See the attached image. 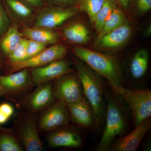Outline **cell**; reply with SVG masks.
Wrapping results in <instances>:
<instances>
[{
  "instance_id": "28",
  "label": "cell",
  "mask_w": 151,
  "mask_h": 151,
  "mask_svg": "<svg viewBox=\"0 0 151 151\" xmlns=\"http://www.w3.org/2000/svg\"><path fill=\"white\" fill-rule=\"evenodd\" d=\"M140 15L147 13L151 9V0H130V9Z\"/></svg>"
},
{
  "instance_id": "6",
  "label": "cell",
  "mask_w": 151,
  "mask_h": 151,
  "mask_svg": "<svg viewBox=\"0 0 151 151\" xmlns=\"http://www.w3.org/2000/svg\"><path fill=\"white\" fill-rule=\"evenodd\" d=\"M56 80L52 86L55 99L69 104L76 103L85 97L81 81L77 73H68Z\"/></svg>"
},
{
  "instance_id": "11",
  "label": "cell",
  "mask_w": 151,
  "mask_h": 151,
  "mask_svg": "<svg viewBox=\"0 0 151 151\" xmlns=\"http://www.w3.org/2000/svg\"><path fill=\"white\" fill-rule=\"evenodd\" d=\"M70 121L79 128L94 134L95 118L91 105L86 98L76 103L67 104Z\"/></svg>"
},
{
  "instance_id": "26",
  "label": "cell",
  "mask_w": 151,
  "mask_h": 151,
  "mask_svg": "<svg viewBox=\"0 0 151 151\" xmlns=\"http://www.w3.org/2000/svg\"><path fill=\"white\" fill-rule=\"evenodd\" d=\"M27 39L23 38L17 47L7 58L9 64L24 61L27 59Z\"/></svg>"
},
{
  "instance_id": "31",
  "label": "cell",
  "mask_w": 151,
  "mask_h": 151,
  "mask_svg": "<svg viewBox=\"0 0 151 151\" xmlns=\"http://www.w3.org/2000/svg\"><path fill=\"white\" fill-rule=\"evenodd\" d=\"M47 4L60 6H76L78 0H44Z\"/></svg>"
},
{
  "instance_id": "5",
  "label": "cell",
  "mask_w": 151,
  "mask_h": 151,
  "mask_svg": "<svg viewBox=\"0 0 151 151\" xmlns=\"http://www.w3.org/2000/svg\"><path fill=\"white\" fill-rule=\"evenodd\" d=\"M79 12L76 6L64 7L47 4L37 10L35 26L50 29L59 27Z\"/></svg>"
},
{
  "instance_id": "4",
  "label": "cell",
  "mask_w": 151,
  "mask_h": 151,
  "mask_svg": "<svg viewBox=\"0 0 151 151\" xmlns=\"http://www.w3.org/2000/svg\"><path fill=\"white\" fill-rule=\"evenodd\" d=\"M112 89L122 97L127 104L134 128L144 120L151 118V89L146 88H129L123 86Z\"/></svg>"
},
{
  "instance_id": "9",
  "label": "cell",
  "mask_w": 151,
  "mask_h": 151,
  "mask_svg": "<svg viewBox=\"0 0 151 151\" xmlns=\"http://www.w3.org/2000/svg\"><path fill=\"white\" fill-rule=\"evenodd\" d=\"M71 65L70 62L63 58L41 67L32 68V79L38 86L48 83L71 73L73 70Z\"/></svg>"
},
{
  "instance_id": "20",
  "label": "cell",
  "mask_w": 151,
  "mask_h": 151,
  "mask_svg": "<svg viewBox=\"0 0 151 151\" xmlns=\"http://www.w3.org/2000/svg\"><path fill=\"white\" fill-rule=\"evenodd\" d=\"M9 17L14 15L21 21L30 22L35 18V10L19 0H4Z\"/></svg>"
},
{
  "instance_id": "19",
  "label": "cell",
  "mask_w": 151,
  "mask_h": 151,
  "mask_svg": "<svg viewBox=\"0 0 151 151\" xmlns=\"http://www.w3.org/2000/svg\"><path fill=\"white\" fill-rule=\"evenodd\" d=\"M21 33L17 26L11 25L7 31L0 38V52L3 56L7 58L21 42Z\"/></svg>"
},
{
  "instance_id": "7",
  "label": "cell",
  "mask_w": 151,
  "mask_h": 151,
  "mask_svg": "<svg viewBox=\"0 0 151 151\" xmlns=\"http://www.w3.org/2000/svg\"><path fill=\"white\" fill-rule=\"evenodd\" d=\"M67 52V47L62 44L52 45L31 58L22 62L10 63L11 71L16 72L23 68L41 67L63 59L66 55Z\"/></svg>"
},
{
  "instance_id": "16",
  "label": "cell",
  "mask_w": 151,
  "mask_h": 151,
  "mask_svg": "<svg viewBox=\"0 0 151 151\" xmlns=\"http://www.w3.org/2000/svg\"><path fill=\"white\" fill-rule=\"evenodd\" d=\"M131 32V27L127 22L103 36L97 38L96 44L105 49L117 48L127 42L129 38Z\"/></svg>"
},
{
  "instance_id": "32",
  "label": "cell",
  "mask_w": 151,
  "mask_h": 151,
  "mask_svg": "<svg viewBox=\"0 0 151 151\" xmlns=\"http://www.w3.org/2000/svg\"><path fill=\"white\" fill-rule=\"evenodd\" d=\"M29 6L35 10H38L47 4L44 0H19Z\"/></svg>"
},
{
  "instance_id": "29",
  "label": "cell",
  "mask_w": 151,
  "mask_h": 151,
  "mask_svg": "<svg viewBox=\"0 0 151 151\" xmlns=\"http://www.w3.org/2000/svg\"><path fill=\"white\" fill-rule=\"evenodd\" d=\"M27 59L35 56L46 48L47 45L27 39Z\"/></svg>"
},
{
  "instance_id": "13",
  "label": "cell",
  "mask_w": 151,
  "mask_h": 151,
  "mask_svg": "<svg viewBox=\"0 0 151 151\" xmlns=\"http://www.w3.org/2000/svg\"><path fill=\"white\" fill-rule=\"evenodd\" d=\"M65 127L54 130L48 135L47 139L50 145L54 148L68 147L81 148L84 144V139L81 132Z\"/></svg>"
},
{
  "instance_id": "30",
  "label": "cell",
  "mask_w": 151,
  "mask_h": 151,
  "mask_svg": "<svg viewBox=\"0 0 151 151\" xmlns=\"http://www.w3.org/2000/svg\"><path fill=\"white\" fill-rule=\"evenodd\" d=\"M14 113V108L11 104L4 103L0 105V125L5 124Z\"/></svg>"
},
{
  "instance_id": "35",
  "label": "cell",
  "mask_w": 151,
  "mask_h": 151,
  "mask_svg": "<svg viewBox=\"0 0 151 151\" xmlns=\"http://www.w3.org/2000/svg\"><path fill=\"white\" fill-rule=\"evenodd\" d=\"M3 63H4V58H3L2 55L0 52V68L3 66Z\"/></svg>"
},
{
  "instance_id": "22",
  "label": "cell",
  "mask_w": 151,
  "mask_h": 151,
  "mask_svg": "<svg viewBox=\"0 0 151 151\" xmlns=\"http://www.w3.org/2000/svg\"><path fill=\"white\" fill-rule=\"evenodd\" d=\"M127 22V18L124 11L119 6H117L105 21L102 29L98 35L97 38L103 36Z\"/></svg>"
},
{
  "instance_id": "36",
  "label": "cell",
  "mask_w": 151,
  "mask_h": 151,
  "mask_svg": "<svg viewBox=\"0 0 151 151\" xmlns=\"http://www.w3.org/2000/svg\"><path fill=\"white\" fill-rule=\"evenodd\" d=\"M4 94V89L0 86V97L2 96Z\"/></svg>"
},
{
  "instance_id": "3",
  "label": "cell",
  "mask_w": 151,
  "mask_h": 151,
  "mask_svg": "<svg viewBox=\"0 0 151 151\" xmlns=\"http://www.w3.org/2000/svg\"><path fill=\"white\" fill-rule=\"evenodd\" d=\"M73 51L79 59L106 79L112 88L123 86L121 66L115 58L79 45L73 47Z\"/></svg>"
},
{
  "instance_id": "2",
  "label": "cell",
  "mask_w": 151,
  "mask_h": 151,
  "mask_svg": "<svg viewBox=\"0 0 151 151\" xmlns=\"http://www.w3.org/2000/svg\"><path fill=\"white\" fill-rule=\"evenodd\" d=\"M74 65L82 84L84 97L92 107L94 118V134L99 133L104 127L106 103L104 90L107 83L102 76L79 59L74 60Z\"/></svg>"
},
{
  "instance_id": "33",
  "label": "cell",
  "mask_w": 151,
  "mask_h": 151,
  "mask_svg": "<svg viewBox=\"0 0 151 151\" xmlns=\"http://www.w3.org/2000/svg\"><path fill=\"white\" fill-rule=\"evenodd\" d=\"M116 4L122 9L125 11L129 10L130 0H114Z\"/></svg>"
},
{
  "instance_id": "18",
  "label": "cell",
  "mask_w": 151,
  "mask_h": 151,
  "mask_svg": "<svg viewBox=\"0 0 151 151\" xmlns=\"http://www.w3.org/2000/svg\"><path fill=\"white\" fill-rule=\"evenodd\" d=\"M22 34L27 39L47 45L58 43L59 40L58 34L52 29L38 27L23 28Z\"/></svg>"
},
{
  "instance_id": "23",
  "label": "cell",
  "mask_w": 151,
  "mask_h": 151,
  "mask_svg": "<svg viewBox=\"0 0 151 151\" xmlns=\"http://www.w3.org/2000/svg\"><path fill=\"white\" fill-rule=\"evenodd\" d=\"M106 0H78L76 6L79 11L84 12L89 17L94 26L95 17Z\"/></svg>"
},
{
  "instance_id": "17",
  "label": "cell",
  "mask_w": 151,
  "mask_h": 151,
  "mask_svg": "<svg viewBox=\"0 0 151 151\" xmlns=\"http://www.w3.org/2000/svg\"><path fill=\"white\" fill-rule=\"evenodd\" d=\"M19 134L22 142L27 150H42V144L38 133L35 119H29L25 122L21 128Z\"/></svg>"
},
{
  "instance_id": "24",
  "label": "cell",
  "mask_w": 151,
  "mask_h": 151,
  "mask_svg": "<svg viewBox=\"0 0 151 151\" xmlns=\"http://www.w3.org/2000/svg\"><path fill=\"white\" fill-rule=\"evenodd\" d=\"M114 0H106L95 17L94 26L98 35L100 33L104 23L108 17L118 6Z\"/></svg>"
},
{
  "instance_id": "12",
  "label": "cell",
  "mask_w": 151,
  "mask_h": 151,
  "mask_svg": "<svg viewBox=\"0 0 151 151\" xmlns=\"http://www.w3.org/2000/svg\"><path fill=\"white\" fill-rule=\"evenodd\" d=\"M149 60L148 52L145 49L140 50L133 55L128 66L131 81L127 88H144L143 80L148 68Z\"/></svg>"
},
{
  "instance_id": "34",
  "label": "cell",
  "mask_w": 151,
  "mask_h": 151,
  "mask_svg": "<svg viewBox=\"0 0 151 151\" xmlns=\"http://www.w3.org/2000/svg\"><path fill=\"white\" fill-rule=\"evenodd\" d=\"M151 26H149V27L147 28V29H146L145 35L149 37L151 35Z\"/></svg>"
},
{
  "instance_id": "14",
  "label": "cell",
  "mask_w": 151,
  "mask_h": 151,
  "mask_svg": "<svg viewBox=\"0 0 151 151\" xmlns=\"http://www.w3.org/2000/svg\"><path fill=\"white\" fill-rule=\"evenodd\" d=\"M33 81L28 68H23L9 75L0 76V86L4 94H17L31 86Z\"/></svg>"
},
{
  "instance_id": "27",
  "label": "cell",
  "mask_w": 151,
  "mask_h": 151,
  "mask_svg": "<svg viewBox=\"0 0 151 151\" xmlns=\"http://www.w3.org/2000/svg\"><path fill=\"white\" fill-rule=\"evenodd\" d=\"M11 25L4 0H0V38L7 31Z\"/></svg>"
},
{
  "instance_id": "8",
  "label": "cell",
  "mask_w": 151,
  "mask_h": 151,
  "mask_svg": "<svg viewBox=\"0 0 151 151\" xmlns=\"http://www.w3.org/2000/svg\"><path fill=\"white\" fill-rule=\"evenodd\" d=\"M46 109L40 119V131H53L69 124L70 119L67 104L63 101L57 100Z\"/></svg>"
},
{
  "instance_id": "1",
  "label": "cell",
  "mask_w": 151,
  "mask_h": 151,
  "mask_svg": "<svg viewBox=\"0 0 151 151\" xmlns=\"http://www.w3.org/2000/svg\"><path fill=\"white\" fill-rule=\"evenodd\" d=\"M106 103L105 125L97 151H107L117 137H123L130 127V113L122 97L115 92L108 82L104 90Z\"/></svg>"
},
{
  "instance_id": "21",
  "label": "cell",
  "mask_w": 151,
  "mask_h": 151,
  "mask_svg": "<svg viewBox=\"0 0 151 151\" xmlns=\"http://www.w3.org/2000/svg\"><path fill=\"white\" fill-rule=\"evenodd\" d=\"M64 37L68 41L77 44L86 43L89 39V32L87 28L81 23L76 22L64 29Z\"/></svg>"
},
{
  "instance_id": "10",
  "label": "cell",
  "mask_w": 151,
  "mask_h": 151,
  "mask_svg": "<svg viewBox=\"0 0 151 151\" xmlns=\"http://www.w3.org/2000/svg\"><path fill=\"white\" fill-rule=\"evenodd\" d=\"M151 128L150 118L144 120L129 134L115 140L109 147L108 151H137L141 142Z\"/></svg>"
},
{
  "instance_id": "15",
  "label": "cell",
  "mask_w": 151,
  "mask_h": 151,
  "mask_svg": "<svg viewBox=\"0 0 151 151\" xmlns=\"http://www.w3.org/2000/svg\"><path fill=\"white\" fill-rule=\"evenodd\" d=\"M52 86L48 83L38 86L34 92L29 96L27 104L34 112L42 111L55 102Z\"/></svg>"
},
{
  "instance_id": "25",
  "label": "cell",
  "mask_w": 151,
  "mask_h": 151,
  "mask_svg": "<svg viewBox=\"0 0 151 151\" xmlns=\"http://www.w3.org/2000/svg\"><path fill=\"white\" fill-rule=\"evenodd\" d=\"M22 147L14 136L9 132L0 134V151H21Z\"/></svg>"
}]
</instances>
